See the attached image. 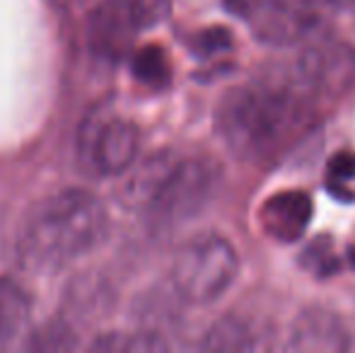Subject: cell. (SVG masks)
<instances>
[{
  "mask_svg": "<svg viewBox=\"0 0 355 353\" xmlns=\"http://www.w3.org/2000/svg\"><path fill=\"white\" fill-rule=\"evenodd\" d=\"M133 76L138 83L148 87H164L172 80V66L159 46H145L141 51L133 53Z\"/></svg>",
  "mask_w": 355,
  "mask_h": 353,
  "instance_id": "5bb4252c",
  "label": "cell"
},
{
  "mask_svg": "<svg viewBox=\"0 0 355 353\" xmlns=\"http://www.w3.org/2000/svg\"><path fill=\"white\" fill-rule=\"evenodd\" d=\"M312 196L307 191H300V189H285V191L271 193L259 208L261 230L271 240L283 242V245H293V242L302 240L309 223H312Z\"/></svg>",
  "mask_w": 355,
  "mask_h": 353,
  "instance_id": "9c48e42d",
  "label": "cell"
},
{
  "mask_svg": "<svg viewBox=\"0 0 355 353\" xmlns=\"http://www.w3.org/2000/svg\"><path fill=\"white\" fill-rule=\"evenodd\" d=\"M191 49L196 56L213 58L215 53H223L232 49V34L223 27H211L191 37Z\"/></svg>",
  "mask_w": 355,
  "mask_h": 353,
  "instance_id": "ac0fdd59",
  "label": "cell"
},
{
  "mask_svg": "<svg viewBox=\"0 0 355 353\" xmlns=\"http://www.w3.org/2000/svg\"><path fill=\"white\" fill-rule=\"evenodd\" d=\"M257 346L252 329L237 317H225L215 322L203 339L206 351H252Z\"/></svg>",
  "mask_w": 355,
  "mask_h": 353,
  "instance_id": "4fadbf2b",
  "label": "cell"
},
{
  "mask_svg": "<svg viewBox=\"0 0 355 353\" xmlns=\"http://www.w3.org/2000/svg\"><path fill=\"white\" fill-rule=\"evenodd\" d=\"M300 51L293 76L302 83L319 102L338 99L355 85V46L341 39L312 37Z\"/></svg>",
  "mask_w": 355,
  "mask_h": 353,
  "instance_id": "5b68a950",
  "label": "cell"
},
{
  "mask_svg": "<svg viewBox=\"0 0 355 353\" xmlns=\"http://www.w3.org/2000/svg\"><path fill=\"white\" fill-rule=\"evenodd\" d=\"M138 29H153L162 24L172 12V0H123Z\"/></svg>",
  "mask_w": 355,
  "mask_h": 353,
  "instance_id": "e0dca14e",
  "label": "cell"
},
{
  "mask_svg": "<svg viewBox=\"0 0 355 353\" xmlns=\"http://www.w3.org/2000/svg\"><path fill=\"white\" fill-rule=\"evenodd\" d=\"M215 126L237 157L271 165L319 126V99L293 73L261 78L223 94Z\"/></svg>",
  "mask_w": 355,
  "mask_h": 353,
  "instance_id": "6da1fadb",
  "label": "cell"
},
{
  "mask_svg": "<svg viewBox=\"0 0 355 353\" xmlns=\"http://www.w3.org/2000/svg\"><path fill=\"white\" fill-rule=\"evenodd\" d=\"M239 273L237 250L220 235H201L177 252L172 283L177 293L193 305H208L225 295Z\"/></svg>",
  "mask_w": 355,
  "mask_h": 353,
  "instance_id": "3957f363",
  "label": "cell"
},
{
  "mask_svg": "<svg viewBox=\"0 0 355 353\" xmlns=\"http://www.w3.org/2000/svg\"><path fill=\"white\" fill-rule=\"evenodd\" d=\"M351 346L343 322L324 307L300 312L290 332V349L295 351H346Z\"/></svg>",
  "mask_w": 355,
  "mask_h": 353,
  "instance_id": "30bf717a",
  "label": "cell"
},
{
  "mask_svg": "<svg viewBox=\"0 0 355 353\" xmlns=\"http://www.w3.org/2000/svg\"><path fill=\"white\" fill-rule=\"evenodd\" d=\"M29 320V298L10 278H0V346L22 334Z\"/></svg>",
  "mask_w": 355,
  "mask_h": 353,
  "instance_id": "7c38bea8",
  "label": "cell"
},
{
  "mask_svg": "<svg viewBox=\"0 0 355 353\" xmlns=\"http://www.w3.org/2000/svg\"><path fill=\"white\" fill-rule=\"evenodd\" d=\"M348 259H351V264L355 266V247H353V250H351V255H348Z\"/></svg>",
  "mask_w": 355,
  "mask_h": 353,
  "instance_id": "d6986e66",
  "label": "cell"
},
{
  "mask_svg": "<svg viewBox=\"0 0 355 353\" xmlns=\"http://www.w3.org/2000/svg\"><path fill=\"white\" fill-rule=\"evenodd\" d=\"M80 160L97 175H121L131 170L138 155V128L126 119L97 117L83 123L78 136Z\"/></svg>",
  "mask_w": 355,
  "mask_h": 353,
  "instance_id": "8992f818",
  "label": "cell"
},
{
  "mask_svg": "<svg viewBox=\"0 0 355 353\" xmlns=\"http://www.w3.org/2000/svg\"><path fill=\"white\" fill-rule=\"evenodd\" d=\"M179 157L172 153H157L143 160L136 170L128 175V179L121 187V201L131 208H141V211H150L153 203L157 201L159 191L164 189L169 175L177 167Z\"/></svg>",
  "mask_w": 355,
  "mask_h": 353,
  "instance_id": "8fae6325",
  "label": "cell"
},
{
  "mask_svg": "<svg viewBox=\"0 0 355 353\" xmlns=\"http://www.w3.org/2000/svg\"><path fill=\"white\" fill-rule=\"evenodd\" d=\"M225 8L271 46L307 42L322 32V15L304 0H225Z\"/></svg>",
  "mask_w": 355,
  "mask_h": 353,
  "instance_id": "277c9868",
  "label": "cell"
},
{
  "mask_svg": "<svg viewBox=\"0 0 355 353\" xmlns=\"http://www.w3.org/2000/svg\"><path fill=\"white\" fill-rule=\"evenodd\" d=\"M107 230V211L94 193L63 189L44 198L19 237L22 257L34 266H63L89 252Z\"/></svg>",
  "mask_w": 355,
  "mask_h": 353,
  "instance_id": "7a4b0ae2",
  "label": "cell"
},
{
  "mask_svg": "<svg viewBox=\"0 0 355 353\" xmlns=\"http://www.w3.org/2000/svg\"><path fill=\"white\" fill-rule=\"evenodd\" d=\"M138 32L141 29L123 5V0H102L89 15V49L107 61H121L123 56H128L133 51Z\"/></svg>",
  "mask_w": 355,
  "mask_h": 353,
  "instance_id": "ba28073f",
  "label": "cell"
},
{
  "mask_svg": "<svg viewBox=\"0 0 355 353\" xmlns=\"http://www.w3.org/2000/svg\"><path fill=\"white\" fill-rule=\"evenodd\" d=\"M300 264L307 268L309 273H314V276L327 278L338 271L341 257L336 255L334 242L329 240V237H319V240H314L312 245L300 255Z\"/></svg>",
  "mask_w": 355,
  "mask_h": 353,
  "instance_id": "2e32d148",
  "label": "cell"
},
{
  "mask_svg": "<svg viewBox=\"0 0 355 353\" xmlns=\"http://www.w3.org/2000/svg\"><path fill=\"white\" fill-rule=\"evenodd\" d=\"M215 184H218V170L211 162L179 157L150 213H155L159 221H184L206 206L215 191Z\"/></svg>",
  "mask_w": 355,
  "mask_h": 353,
  "instance_id": "52a82bcc",
  "label": "cell"
},
{
  "mask_svg": "<svg viewBox=\"0 0 355 353\" xmlns=\"http://www.w3.org/2000/svg\"><path fill=\"white\" fill-rule=\"evenodd\" d=\"M327 189L338 201L355 198V153H336L327 167Z\"/></svg>",
  "mask_w": 355,
  "mask_h": 353,
  "instance_id": "9a60e30c",
  "label": "cell"
}]
</instances>
